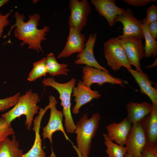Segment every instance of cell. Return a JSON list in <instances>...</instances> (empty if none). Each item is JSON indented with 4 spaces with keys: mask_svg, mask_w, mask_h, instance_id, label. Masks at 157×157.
Here are the masks:
<instances>
[{
    "mask_svg": "<svg viewBox=\"0 0 157 157\" xmlns=\"http://www.w3.org/2000/svg\"><path fill=\"white\" fill-rule=\"evenodd\" d=\"M78 157H82L80 155H78Z\"/></svg>",
    "mask_w": 157,
    "mask_h": 157,
    "instance_id": "cell-37",
    "label": "cell"
},
{
    "mask_svg": "<svg viewBox=\"0 0 157 157\" xmlns=\"http://www.w3.org/2000/svg\"><path fill=\"white\" fill-rule=\"evenodd\" d=\"M148 29L151 37L156 40L157 38V21L148 24Z\"/></svg>",
    "mask_w": 157,
    "mask_h": 157,
    "instance_id": "cell-32",
    "label": "cell"
},
{
    "mask_svg": "<svg viewBox=\"0 0 157 157\" xmlns=\"http://www.w3.org/2000/svg\"><path fill=\"white\" fill-rule=\"evenodd\" d=\"M57 103V102L54 103L49 108L50 114L49 119L47 125L43 128L42 129V135L43 139H49L51 143L52 153L50 157H56L52 146V136L55 132L57 131H61L66 139L71 142L64 130L63 123V112L57 109L56 105Z\"/></svg>",
    "mask_w": 157,
    "mask_h": 157,
    "instance_id": "cell-11",
    "label": "cell"
},
{
    "mask_svg": "<svg viewBox=\"0 0 157 157\" xmlns=\"http://www.w3.org/2000/svg\"><path fill=\"white\" fill-rule=\"evenodd\" d=\"M100 118L98 113L93 114L90 118L85 113L76 125L74 133L76 135L77 147L72 144L73 147L77 154L82 157H88L92 140L96 135Z\"/></svg>",
    "mask_w": 157,
    "mask_h": 157,
    "instance_id": "cell-2",
    "label": "cell"
},
{
    "mask_svg": "<svg viewBox=\"0 0 157 157\" xmlns=\"http://www.w3.org/2000/svg\"><path fill=\"white\" fill-rule=\"evenodd\" d=\"M39 99L38 94L30 90L20 96L16 104L10 110L1 115V117L11 124L14 120L25 115L26 117L25 125L27 129L30 130L34 116L39 112L40 107L37 104Z\"/></svg>",
    "mask_w": 157,
    "mask_h": 157,
    "instance_id": "cell-3",
    "label": "cell"
},
{
    "mask_svg": "<svg viewBox=\"0 0 157 157\" xmlns=\"http://www.w3.org/2000/svg\"><path fill=\"white\" fill-rule=\"evenodd\" d=\"M9 1L8 0H0V8L3 6L4 4Z\"/></svg>",
    "mask_w": 157,
    "mask_h": 157,
    "instance_id": "cell-33",
    "label": "cell"
},
{
    "mask_svg": "<svg viewBox=\"0 0 157 157\" xmlns=\"http://www.w3.org/2000/svg\"><path fill=\"white\" fill-rule=\"evenodd\" d=\"M46 64V57L35 62L33 64V68L29 74L28 80L32 81L46 76L47 73Z\"/></svg>",
    "mask_w": 157,
    "mask_h": 157,
    "instance_id": "cell-25",
    "label": "cell"
},
{
    "mask_svg": "<svg viewBox=\"0 0 157 157\" xmlns=\"http://www.w3.org/2000/svg\"><path fill=\"white\" fill-rule=\"evenodd\" d=\"M124 157H132L131 156L130 154H128L127 153H126L125 156Z\"/></svg>",
    "mask_w": 157,
    "mask_h": 157,
    "instance_id": "cell-35",
    "label": "cell"
},
{
    "mask_svg": "<svg viewBox=\"0 0 157 157\" xmlns=\"http://www.w3.org/2000/svg\"><path fill=\"white\" fill-rule=\"evenodd\" d=\"M152 1H153V2H156L157 0H152Z\"/></svg>",
    "mask_w": 157,
    "mask_h": 157,
    "instance_id": "cell-36",
    "label": "cell"
},
{
    "mask_svg": "<svg viewBox=\"0 0 157 157\" xmlns=\"http://www.w3.org/2000/svg\"><path fill=\"white\" fill-rule=\"evenodd\" d=\"M52 104V102H49L48 105L46 106L44 108H40L38 115L33 119V130L35 134L34 142L31 149L27 153L23 154L22 157H47L42 147V140L40 134V130L42 117Z\"/></svg>",
    "mask_w": 157,
    "mask_h": 157,
    "instance_id": "cell-16",
    "label": "cell"
},
{
    "mask_svg": "<svg viewBox=\"0 0 157 157\" xmlns=\"http://www.w3.org/2000/svg\"><path fill=\"white\" fill-rule=\"evenodd\" d=\"M127 112L126 117L132 124L140 122L153 111V106L146 101L141 103L130 101L126 105Z\"/></svg>",
    "mask_w": 157,
    "mask_h": 157,
    "instance_id": "cell-19",
    "label": "cell"
},
{
    "mask_svg": "<svg viewBox=\"0 0 157 157\" xmlns=\"http://www.w3.org/2000/svg\"><path fill=\"white\" fill-rule=\"evenodd\" d=\"M156 65H157V58H156V59L154 61V62L151 65H150L148 66H147V67H146V68L154 67V66H156Z\"/></svg>",
    "mask_w": 157,
    "mask_h": 157,
    "instance_id": "cell-34",
    "label": "cell"
},
{
    "mask_svg": "<svg viewBox=\"0 0 157 157\" xmlns=\"http://www.w3.org/2000/svg\"><path fill=\"white\" fill-rule=\"evenodd\" d=\"M14 17L16 19L15 24L12 26L9 33L3 38L10 36L12 29L15 27L14 36L22 41L21 47L27 44L29 49L43 53L41 44L42 41L46 40L45 36L49 28L47 26L40 29L38 28L40 18V15L35 13L29 15V19L26 22L24 21V15L18 12L15 13Z\"/></svg>",
    "mask_w": 157,
    "mask_h": 157,
    "instance_id": "cell-1",
    "label": "cell"
},
{
    "mask_svg": "<svg viewBox=\"0 0 157 157\" xmlns=\"http://www.w3.org/2000/svg\"><path fill=\"white\" fill-rule=\"evenodd\" d=\"M127 69L139 85L141 93L149 98L153 105L157 106V89L152 86L153 83L150 80L148 75L131 68Z\"/></svg>",
    "mask_w": 157,
    "mask_h": 157,
    "instance_id": "cell-18",
    "label": "cell"
},
{
    "mask_svg": "<svg viewBox=\"0 0 157 157\" xmlns=\"http://www.w3.org/2000/svg\"><path fill=\"white\" fill-rule=\"evenodd\" d=\"M147 22L149 24L157 21V7L153 5L150 6L147 11L146 17Z\"/></svg>",
    "mask_w": 157,
    "mask_h": 157,
    "instance_id": "cell-29",
    "label": "cell"
},
{
    "mask_svg": "<svg viewBox=\"0 0 157 157\" xmlns=\"http://www.w3.org/2000/svg\"><path fill=\"white\" fill-rule=\"evenodd\" d=\"M15 133L11 124L3 118H0V142L10 135H14Z\"/></svg>",
    "mask_w": 157,
    "mask_h": 157,
    "instance_id": "cell-26",
    "label": "cell"
},
{
    "mask_svg": "<svg viewBox=\"0 0 157 157\" xmlns=\"http://www.w3.org/2000/svg\"><path fill=\"white\" fill-rule=\"evenodd\" d=\"M142 29L145 44L144 47V57L148 58L151 56L155 57L157 54V41L151 36L148 29V24L146 18L143 19Z\"/></svg>",
    "mask_w": 157,
    "mask_h": 157,
    "instance_id": "cell-22",
    "label": "cell"
},
{
    "mask_svg": "<svg viewBox=\"0 0 157 157\" xmlns=\"http://www.w3.org/2000/svg\"><path fill=\"white\" fill-rule=\"evenodd\" d=\"M153 106L152 112L140 122L145 134L147 142L151 144L157 142V106Z\"/></svg>",
    "mask_w": 157,
    "mask_h": 157,
    "instance_id": "cell-20",
    "label": "cell"
},
{
    "mask_svg": "<svg viewBox=\"0 0 157 157\" xmlns=\"http://www.w3.org/2000/svg\"><path fill=\"white\" fill-rule=\"evenodd\" d=\"M125 3L131 6H143L149 4L151 0H124Z\"/></svg>",
    "mask_w": 157,
    "mask_h": 157,
    "instance_id": "cell-31",
    "label": "cell"
},
{
    "mask_svg": "<svg viewBox=\"0 0 157 157\" xmlns=\"http://www.w3.org/2000/svg\"><path fill=\"white\" fill-rule=\"evenodd\" d=\"M70 14L68 20L69 27L81 31L87 24L88 17L91 10L87 0H70L69 3Z\"/></svg>",
    "mask_w": 157,
    "mask_h": 157,
    "instance_id": "cell-7",
    "label": "cell"
},
{
    "mask_svg": "<svg viewBox=\"0 0 157 157\" xmlns=\"http://www.w3.org/2000/svg\"><path fill=\"white\" fill-rule=\"evenodd\" d=\"M104 46L107 64L113 71H117L123 67L127 69L131 68L118 36L107 40Z\"/></svg>",
    "mask_w": 157,
    "mask_h": 157,
    "instance_id": "cell-5",
    "label": "cell"
},
{
    "mask_svg": "<svg viewBox=\"0 0 157 157\" xmlns=\"http://www.w3.org/2000/svg\"><path fill=\"white\" fill-rule=\"evenodd\" d=\"M82 80L83 83L90 87L92 84L97 83L99 86L106 83L118 84L124 87L126 81L113 76L109 72H106L93 67L85 65L82 67Z\"/></svg>",
    "mask_w": 157,
    "mask_h": 157,
    "instance_id": "cell-8",
    "label": "cell"
},
{
    "mask_svg": "<svg viewBox=\"0 0 157 157\" xmlns=\"http://www.w3.org/2000/svg\"><path fill=\"white\" fill-rule=\"evenodd\" d=\"M85 41L86 36L81 31L75 28L69 27L65 46L58 55L57 58H67L74 53H81L84 48Z\"/></svg>",
    "mask_w": 157,
    "mask_h": 157,
    "instance_id": "cell-12",
    "label": "cell"
},
{
    "mask_svg": "<svg viewBox=\"0 0 157 157\" xmlns=\"http://www.w3.org/2000/svg\"><path fill=\"white\" fill-rule=\"evenodd\" d=\"M12 11V10H11L4 15L0 12V38L2 36L4 28L10 24V22L8 19Z\"/></svg>",
    "mask_w": 157,
    "mask_h": 157,
    "instance_id": "cell-30",
    "label": "cell"
},
{
    "mask_svg": "<svg viewBox=\"0 0 157 157\" xmlns=\"http://www.w3.org/2000/svg\"><path fill=\"white\" fill-rule=\"evenodd\" d=\"M20 96V93L18 92L12 96L0 99V111H4L13 107L17 103Z\"/></svg>",
    "mask_w": 157,
    "mask_h": 157,
    "instance_id": "cell-27",
    "label": "cell"
},
{
    "mask_svg": "<svg viewBox=\"0 0 157 157\" xmlns=\"http://www.w3.org/2000/svg\"><path fill=\"white\" fill-rule=\"evenodd\" d=\"M97 34H90L88 39L85 43L84 48L77 56V59L74 63L76 65H85L106 72H109L106 68L101 66L95 59L93 49L96 41Z\"/></svg>",
    "mask_w": 157,
    "mask_h": 157,
    "instance_id": "cell-14",
    "label": "cell"
},
{
    "mask_svg": "<svg viewBox=\"0 0 157 157\" xmlns=\"http://www.w3.org/2000/svg\"><path fill=\"white\" fill-rule=\"evenodd\" d=\"M117 22L121 23L123 26V34L119 35L120 38L136 36L144 39L142 28L143 20L134 17L131 9H126L121 15L117 16L114 21L115 24Z\"/></svg>",
    "mask_w": 157,
    "mask_h": 157,
    "instance_id": "cell-9",
    "label": "cell"
},
{
    "mask_svg": "<svg viewBox=\"0 0 157 157\" xmlns=\"http://www.w3.org/2000/svg\"><path fill=\"white\" fill-rule=\"evenodd\" d=\"M140 157H157V143L147 142L141 152Z\"/></svg>",
    "mask_w": 157,
    "mask_h": 157,
    "instance_id": "cell-28",
    "label": "cell"
},
{
    "mask_svg": "<svg viewBox=\"0 0 157 157\" xmlns=\"http://www.w3.org/2000/svg\"><path fill=\"white\" fill-rule=\"evenodd\" d=\"M76 81V79L73 78L67 82L61 83L56 81L52 77L47 78L42 81L44 85L53 88L59 93L61 104L63 108L62 112L65 119V127L66 131L68 133H74L76 128L71 110V97Z\"/></svg>",
    "mask_w": 157,
    "mask_h": 157,
    "instance_id": "cell-4",
    "label": "cell"
},
{
    "mask_svg": "<svg viewBox=\"0 0 157 157\" xmlns=\"http://www.w3.org/2000/svg\"><path fill=\"white\" fill-rule=\"evenodd\" d=\"M132 124L126 117L119 123L114 122L106 126L108 138L116 144L124 146L125 144Z\"/></svg>",
    "mask_w": 157,
    "mask_h": 157,
    "instance_id": "cell-17",
    "label": "cell"
},
{
    "mask_svg": "<svg viewBox=\"0 0 157 157\" xmlns=\"http://www.w3.org/2000/svg\"><path fill=\"white\" fill-rule=\"evenodd\" d=\"M132 124L127 137L125 147L127 153L132 157H140L147 143L146 137L140 122Z\"/></svg>",
    "mask_w": 157,
    "mask_h": 157,
    "instance_id": "cell-10",
    "label": "cell"
},
{
    "mask_svg": "<svg viewBox=\"0 0 157 157\" xmlns=\"http://www.w3.org/2000/svg\"><path fill=\"white\" fill-rule=\"evenodd\" d=\"M72 96L74 97V101L75 104L72 109V113L77 114L83 105L91 101L94 99H98L101 97L98 91L92 90L90 87L79 80L76 87L73 90Z\"/></svg>",
    "mask_w": 157,
    "mask_h": 157,
    "instance_id": "cell-13",
    "label": "cell"
},
{
    "mask_svg": "<svg viewBox=\"0 0 157 157\" xmlns=\"http://www.w3.org/2000/svg\"><path fill=\"white\" fill-rule=\"evenodd\" d=\"M118 36L130 64L133 65L135 70L142 72L140 62L144 57V46L142 38L136 36Z\"/></svg>",
    "mask_w": 157,
    "mask_h": 157,
    "instance_id": "cell-6",
    "label": "cell"
},
{
    "mask_svg": "<svg viewBox=\"0 0 157 157\" xmlns=\"http://www.w3.org/2000/svg\"><path fill=\"white\" fill-rule=\"evenodd\" d=\"M19 147L14 135L12 139L6 138L0 142V157H22L23 151L19 149Z\"/></svg>",
    "mask_w": 157,
    "mask_h": 157,
    "instance_id": "cell-21",
    "label": "cell"
},
{
    "mask_svg": "<svg viewBox=\"0 0 157 157\" xmlns=\"http://www.w3.org/2000/svg\"><path fill=\"white\" fill-rule=\"evenodd\" d=\"M104 143L106 147V152L108 157H124L127 153L125 147L119 145L111 141L108 137L107 134L103 133Z\"/></svg>",
    "mask_w": 157,
    "mask_h": 157,
    "instance_id": "cell-24",
    "label": "cell"
},
{
    "mask_svg": "<svg viewBox=\"0 0 157 157\" xmlns=\"http://www.w3.org/2000/svg\"><path fill=\"white\" fill-rule=\"evenodd\" d=\"M46 58V66L47 73L52 76L67 75L69 71L67 68L68 65L65 63L60 64L58 63L53 53L48 54Z\"/></svg>",
    "mask_w": 157,
    "mask_h": 157,
    "instance_id": "cell-23",
    "label": "cell"
},
{
    "mask_svg": "<svg viewBox=\"0 0 157 157\" xmlns=\"http://www.w3.org/2000/svg\"><path fill=\"white\" fill-rule=\"evenodd\" d=\"M91 2L99 14L106 19L110 27L115 24L116 17L121 15L124 10V8L115 4L114 0H91Z\"/></svg>",
    "mask_w": 157,
    "mask_h": 157,
    "instance_id": "cell-15",
    "label": "cell"
}]
</instances>
